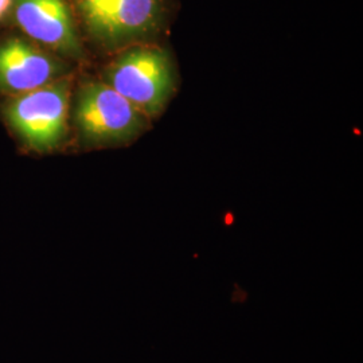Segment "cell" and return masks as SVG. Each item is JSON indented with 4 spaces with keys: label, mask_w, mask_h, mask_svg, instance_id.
I'll return each instance as SVG.
<instances>
[{
    "label": "cell",
    "mask_w": 363,
    "mask_h": 363,
    "mask_svg": "<svg viewBox=\"0 0 363 363\" xmlns=\"http://www.w3.org/2000/svg\"><path fill=\"white\" fill-rule=\"evenodd\" d=\"M13 0H0V19L10 10Z\"/></svg>",
    "instance_id": "obj_8"
},
{
    "label": "cell",
    "mask_w": 363,
    "mask_h": 363,
    "mask_svg": "<svg viewBox=\"0 0 363 363\" xmlns=\"http://www.w3.org/2000/svg\"><path fill=\"white\" fill-rule=\"evenodd\" d=\"M67 66L21 39L0 43V91L23 94L64 77Z\"/></svg>",
    "instance_id": "obj_5"
},
{
    "label": "cell",
    "mask_w": 363,
    "mask_h": 363,
    "mask_svg": "<svg viewBox=\"0 0 363 363\" xmlns=\"http://www.w3.org/2000/svg\"><path fill=\"white\" fill-rule=\"evenodd\" d=\"M81 13L93 37L112 46L154 33L163 18V0H105Z\"/></svg>",
    "instance_id": "obj_4"
},
{
    "label": "cell",
    "mask_w": 363,
    "mask_h": 363,
    "mask_svg": "<svg viewBox=\"0 0 363 363\" xmlns=\"http://www.w3.org/2000/svg\"><path fill=\"white\" fill-rule=\"evenodd\" d=\"M103 1H105V0H76L78 9H79L81 13L85 11V10H88V9H91V7L96 6V4L103 3Z\"/></svg>",
    "instance_id": "obj_7"
},
{
    "label": "cell",
    "mask_w": 363,
    "mask_h": 363,
    "mask_svg": "<svg viewBox=\"0 0 363 363\" xmlns=\"http://www.w3.org/2000/svg\"><path fill=\"white\" fill-rule=\"evenodd\" d=\"M15 19L30 38L67 57L82 55L74 25L64 0H15Z\"/></svg>",
    "instance_id": "obj_6"
},
{
    "label": "cell",
    "mask_w": 363,
    "mask_h": 363,
    "mask_svg": "<svg viewBox=\"0 0 363 363\" xmlns=\"http://www.w3.org/2000/svg\"><path fill=\"white\" fill-rule=\"evenodd\" d=\"M147 123L148 116L106 82H88L79 89L76 124L88 143L130 142Z\"/></svg>",
    "instance_id": "obj_2"
},
{
    "label": "cell",
    "mask_w": 363,
    "mask_h": 363,
    "mask_svg": "<svg viewBox=\"0 0 363 363\" xmlns=\"http://www.w3.org/2000/svg\"><path fill=\"white\" fill-rule=\"evenodd\" d=\"M105 81L147 116L159 115L175 89V69L169 52L140 46L121 54L105 70Z\"/></svg>",
    "instance_id": "obj_1"
},
{
    "label": "cell",
    "mask_w": 363,
    "mask_h": 363,
    "mask_svg": "<svg viewBox=\"0 0 363 363\" xmlns=\"http://www.w3.org/2000/svg\"><path fill=\"white\" fill-rule=\"evenodd\" d=\"M69 93V81L60 78L35 91L18 94L4 113L28 147L40 152L49 151L65 138Z\"/></svg>",
    "instance_id": "obj_3"
}]
</instances>
